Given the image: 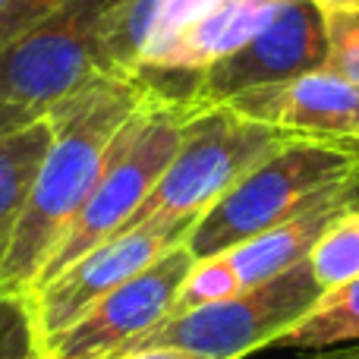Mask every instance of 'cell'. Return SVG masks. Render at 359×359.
Segmentation results:
<instances>
[{
    "label": "cell",
    "mask_w": 359,
    "mask_h": 359,
    "mask_svg": "<svg viewBox=\"0 0 359 359\" xmlns=\"http://www.w3.org/2000/svg\"><path fill=\"white\" fill-rule=\"evenodd\" d=\"M158 92L139 76H98L44 111L50 145L0 268L4 293H32L48 259L95 192L123 130Z\"/></svg>",
    "instance_id": "6da1fadb"
},
{
    "label": "cell",
    "mask_w": 359,
    "mask_h": 359,
    "mask_svg": "<svg viewBox=\"0 0 359 359\" xmlns=\"http://www.w3.org/2000/svg\"><path fill=\"white\" fill-rule=\"evenodd\" d=\"M353 168L356 155L350 142L290 139L198 217L186 246L196 262L227 252L306 211L325 192L341 186Z\"/></svg>",
    "instance_id": "7a4b0ae2"
},
{
    "label": "cell",
    "mask_w": 359,
    "mask_h": 359,
    "mask_svg": "<svg viewBox=\"0 0 359 359\" xmlns=\"http://www.w3.org/2000/svg\"><path fill=\"white\" fill-rule=\"evenodd\" d=\"M290 139L271 126L240 117L227 104L192 107L174 161L123 230L151 221L196 224L230 186Z\"/></svg>",
    "instance_id": "3957f363"
},
{
    "label": "cell",
    "mask_w": 359,
    "mask_h": 359,
    "mask_svg": "<svg viewBox=\"0 0 359 359\" xmlns=\"http://www.w3.org/2000/svg\"><path fill=\"white\" fill-rule=\"evenodd\" d=\"M189 114L192 104H180V101H168L164 95H158L149 107H142L133 117V123L120 136L95 192L88 196V202L82 205L76 221L63 233L60 246L48 259L35 287L54 280L76 259H82L104 240L117 236L136 217V211L151 196L158 180L164 177L168 164L174 161L180 142H183Z\"/></svg>",
    "instance_id": "277c9868"
},
{
    "label": "cell",
    "mask_w": 359,
    "mask_h": 359,
    "mask_svg": "<svg viewBox=\"0 0 359 359\" xmlns=\"http://www.w3.org/2000/svg\"><path fill=\"white\" fill-rule=\"evenodd\" d=\"M120 4L123 0H69L4 44L0 104L44 114L98 76H111L104 63V38Z\"/></svg>",
    "instance_id": "5b68a950"
},
{
    "label": "cell",
    "mask_w": 359,
    "mask_h": 359,
    "mask_svg": "<svg viewBox=\"0 0 359 359\" xmlns=\"http://www.w3.org/2000/svg\"><path fill=\"white\" fill-rule=\"evenodd\" d=\"M322 297L325 290L312 278L309 262H299L268 284L177 312L139 347H180L205 359H243L262 347H278L280 337L303 322Z\"/></svg>",
    "instance_id": "8992f818"
},
{
    "label": "cell",
    "mask_w": 359,
    "mask_h": 359,
    "mask_svg": "<svg viewBox=\"0 0 359 359\" xmlns=\"http://www.w3.org/2000/svg\"><path fill=\"white\" fill-rule=\"evenodd\" d=\"M347 208H359V196L353 183H350V177L331 192H325L306 211L293 215L290 221L278 224V227L265 230V233L252 236V240L240 243V246L227 249V252H217L211 259L196 262L177 297L174 316L217 303V299L236 297V293L268 284V280L280 278L284 271L297 268L299 262L309 259L322 230Z\"/></svg>",
    "instance_id": "52a82bcc"
},
{
    "label": "cell",
    "mask_w": 359,
    "mask_h": 359,
    "mask_svg": "<svg viewBox=\"0 0 359 359\" xmlns=\"http://www.w3.org/2000/svg\"><path fill=\"white\" fill-rule=\"evenodd\" d=\"M192 265L196 255L186 243L170 249L151 268L86 309L69 328L44 341L48 359H114L136 350L158 325L174 316Z\"/></svg>",
    "instance_id": "ba28073f"
},
{
    "label": "cell",
    "mask_w": 359,
    "mask_h": 359,
    "mask_svg": "<svg viewBox=\"0 0 359 359\" xmlns=\"http://www.w3.org/2000/svg\"><path fill=\"white\" fill-rule=\"evenodd\" d=\"M328 50V13L312 0H290L252 41L192 79L189 104H227L243 92L325 69Z\"/></svg>",
    "instance_id": "9c48e42d"
},
{
    "label": "cell",
    "mask_w": 359,
    "mask_h": 359,
    "mask_svg": "<svg viewBox=\"0 0 359 359\" xmlns=\"http://www.w3.org/2000/svg\"><path fill=\"white\" fill-rule=\"evenodd\" d=\"M192 227L196 224L151 221L120 230L117 236H111L101 246H95L92 252H86L82 259H76L54 280L35 287L29 297L32 306H35V318L44 341H50L63 328H69L86 309H92L98 299H104L107 293H114L126 280H133L139 271L151 268L170 249L183 246L189 240Z\"/></svg>",
    "instance_id": "30bf717a"
},
{
    "label": "cell",
    "mask_w": 359,
    "mask_h": 359,
    "mask_svg": "<svg viewBox=\"0 0 359 359\" xmlns=\"http://www.w3.org/2000/svg\"><path fill=\"white\" fill-rule=\"evenodd\" d=\"M230 111L293 139L353 142L359 139V92L334 69L262 86L227 101Z\"/></svg>",
    "instance_id": "8fae6325"
},
{
    "label": "cell",
    "mask_w": 359,
    "mask_h": 359,
    "mask_svg": "<svg viewBox=\"0 0 359 359\" xmlns=\"http://www.w3.org/2000/svg\"><path fill=\"white\" fill-rule=\"evenodd\" d=\"M290 0H224L183 32L149 69L139 73L168 101L189 104L192 79L249 44Z\"/></svg>",
    "instance_id": "7c38bea8"
},
{
    "label": "cell",
    "mask_w": 359,
    "mask_h": 359,
    "mask_svg": "<svg viewBox=\"0 0 359 359\" xmlns=\"http://www.w3.org/2000/svg\"><path fill=\"white\" fill-rule=\"evenodd\" d=\"M221 4L224 0H123L104 38L107 73L139 76L189 25H196Z\"/></svg>",
    "instance_id": "4fadbf2b"
},
{
    "label": "cell",
    "mask_w": 359,
    "mask_h": 359,
    "mask_svg": "<svg viewBox=\"0 0 359 359\" xmlns=\"http://www.w3.org/2000/svg\"><path fill=\"white\" fill-rule=\"evenodd\" d=\"M50 145L48 117L32 120L29 126L0 139V268L13 246V236L19 230L22 211L29 205L32 186L41 170L44 151Z\"/></svg>",
    "instance_id": "5bb4252c"
},
{
    "label": "cell",
    "mask_w": 359,
    "mask_h": 359,
    "mask_svg": "<svg viewBox=\"0 0 359 359\" xmlns=\"http://www.w3.org/2000/svg\"><path fill=\"white\" fill-rule=\"evenodd\" d=\"M341 344H359V280L325 293L316 309L280 337L278 347L328 350Z\"/></svg>",
    "instance_id": "9a60e30c"
},
{
    "label": "cell",
    "mask_w": 359,
    "mask_h": 359,
    "mask_svg": "<svg viewBox=\"0 0 359 359\" xmlns=\"http://www.w3.org/2000/svg\"><path fill=\"white\" fill-rule=\"evenodd\" d=\"M306 262L325 293L359 280V208L341 211L322 230Z\"/></svg>",
    "instance_id": "2e32d148"
},
{
    "label": "cell",
    "mask_w": 359,
    "mask_h": 359,
    "mask_svg": "<svg viewBox=\"0 0 359 359\" xmlns=\"http://www.w3.org/2000/svg\"><path fill=\"white\" fill-rule=\"evenodd\" d=\"M0 359H48L29 293L0 290Z\"/></svg>",
    "instance_id": "e0dca14e"
},
{
    "label": "cell",
    "mask_w": 359,
    "mask_h": 359,
    "mask_svg": "<svg viewBox=\"0 0 359 359\" xmlns=\"http://www.w3.org/2000/svg\"><path fill=\"white\" fill-rule=\"evenodd\" d=\"M328 69L341 73L359 92V13L328 16Z\"/></svg>",
    "instance_id": "ac0fdd59"
},
{
    "label": "cell",
    "mask_w": 359,
    "mask_h": 359,
    "mask_svg": "<svg viewBox=\"0 0 359 359\" xmlns=\"http://www.w3.org/2000/svg\"><path fill=\"white\" fill-rule=\"evenodd\" d=\"M63 4H69V0H10L0 10V48L19 38L35 22L48 19L50 13H57Z\"/></svg>",
    "instance_id": "d6986e66"
},
{
    "label": "cell",
    "mask_w": 359,
    "mask_h": 359,
    "mask_svg": "<svg viewBox=\"0 0 359 359\" xmlns=\"http://www.w3.org/2000/svg\"><path fill=\"white\" fill-rule=\"evenodd\" d=\"M41 117V111H32V107H19V104H0V139H6L10 133L29 126L32 120Z\"/></svg>",
    "instance_id": "ffe728a7"
},
{
    "label": "cell",
    "mask_w": 359,
    "mask_h": 359,
    "mask_svg": "<svg viewBox=\"0 0 359 359\" xmlns=\"http://www.w3.org/2000/svg\"><path fill=\"white\" fill-rule=\"evenodd\" d=\"M114 359H205V356L192 353V350H180V347H136Z\"/></svg>",
    "instance_id": "44dd1931"
},
{
    "label": "cell",
    "mask_w": 359,
    "mask_h": 359,
    "mask_svg": "<svg viewBox=\"0 0 359 359\" xmlns=\"http://www.w3.org/2000/svg\"><path fill=\"white\" fill-rule=\"evenodd\" d=\"M322 13L337 16V13H359V0H312Z\"/></svg>",
    "instance_id": "7402d4cb"
},
{
    "label": "cell",
    "mask_w": 359,
    "mask_h": 359,
    "mask_svg": "<svg viewBox=\"0 0 359 359\" xmlns=\"http://www.w3.org/2000/svg\"><path fill=\"white\" fill-rule=\"evenodd\" d=\"M318 359H359V344H353V347H344V350H334V353H322Z\"/></svg>",
    "instance_id": "603a6c76"
},
{
    "label": "cell",
    "mask_w": 359,
    "mask_h": 359,
    "mask_svg": "<svg viewBox=\"0 0 359 359\" xmlns=\"http://www.w3.org/2000/svg\"><path fill=\"white\" fill-rule=\"evenodd\" d=\"M353 155H356V168H353V174H350V183H353V189H356V196H359V139H353Z\"/></svg>",
    "instance_id": "cb8c5ba5"
},
{
    "label": "cell",
    "mask_w": 359,
    "mask_h": 359,
    "mask_svg": "<svg viewBox=\"0 0 359 359\" xmlns=\"http://www.w3.org/2000/svg\"><path fill=\"white\" fill-rule=\"evenodd\" d=\"M6 4H10V0H0V10H4V6H6Z\"/></svg>",
    "instance_id": "d4e9b609"
}]
</instances>
